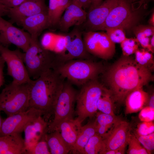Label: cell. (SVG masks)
<instances>
[{"label":"cell","instance_id":"obj_37","mask_svg":"<svg viewBox=\"0 0 154 154\" xmlns=\"http://www.w3.org/2000/svg\"><path fill=\"white\" fill-rule=\"evenodd\" d=\"M140 120L143 122L153 121L154 119V109L149 106L144 107L139 115Z\"/></svg>","mask_w":154,"mask_h":154},{"label":"cell","instance_id":"obj_39","mask_svg":"<svg viewBox=\"0 0 154 154\" xmlns=\"http://www.w3.org/2000/svg\"><path fill=\"white\" fill-rule=\"evenodd\" d=\"M92 1V0H78L76 2L77 3L84 9L90 8Z\"/></svg>","mask_w":154,"mask_h":154},{"label":"cell","instance_id":"obj_48","mask_svg":"<svg viewBox=\"0 0 154 154\" xmlns=\"http://www.w3.org/2000/svg\"><path fill=\"white\" fill-rule=\"evenodd\" d=\"M129 0V1L130 2H134L135 1L137 0Z\"/></svg>","mask_w":154,"mask_h":154},{"label":"cell","instance_id":"obj_21","mask_svg":"<svg viewBox=\"0 0 154 154\" xmlns=\"http://www.w3.org/2000/svg\"><path fill=\"white\" fill-rule=\"evenodd\" d=\"M149 97L148 94L142 88L130 93L125 101V114L136 113L141 110L148 103Z\"/></svg>","mask_w":154,"mask_h":154},{"label":"cell","instance_id":"obj_42","mask_svg":"<svg viewBox=\"0 0 154 154\" xmlns=\"http://www.w3.org/2000/svg\"><path fill=\"white\" fill-rule=\"evenodd\" d=\"M9 8L4 5L0 1V17L8 15Z\"/></svg>","mask_w":154,"mask_h":154},{"label":"cell","instance_id":"obj_36","mask_svg":"<svg viewBox=\"0 0 154 154\" xmlns=\"http://www.w3.org/2000/svg\"><path fill=\"white\" fill-rule=\"evenodd\" d=\"M135 34L149 37L154 35V26L151 25H137L132 29Z\"/></svg>","mask_w":154,"mask_h":154},{"label":"cell","instance_id":"obj_26","mask_svg":"<svg viewBox=\"0 0 154 154\" xmlns=\"http://www.w3.org/2000/svg\"><path fill=\"white\" fill-rule=\"evenodd\" d=\"M106 151L103 138L96 133L90 139L85 145L84 154H103Z\"/></svg>","mask_w":154,"mask_h":154},{"label":"cell","instance_id":"obj_47","mask_svg":"<svg viewBox=\"0 0 154 154\" xmlns=\"http://www.w3.org/2000/svg\"><path fill=\"white\" fill-rule=\"evenodd\" d=\"M3 121V120L1 118V116H0V129H1V125H2V123Z\"/></svg>","mask_w":154,"mask_h":154},{"label":"cell","instance_id":"obj_13","mask_svg":"<svg viewBox=\"0 0 154 154\" xmlns=\"http://www.w3.org/2000/svg\"><path fill=\"white\" fill-rule=\"evenodd\" d=\"M40 116H42L38 111L29 108L25 112L8 116L3 121L0 136L21 133L28 123Z\"/></svg>","mask_w":154,"mask_h":154},{"label":"cell","instance_id":"obj_23","mask_svg":"<svg viewBox=\"0 0 154 154\" xmlns=\"http://www.w3.org/2000/svg\"><path fill=\"white\" fill-rule=\"evenodd\" d=\"M45 139L50 154H66L71 151V147L63 139L58 130L46 134Z\"/></svg>","mask_w":154,"mask_h":154},{"label":"cell","instance_id":"obj_38","mask_svg":"<svg viewBox=\"0 0 154 154\" xmlns=\"http://www.w3.org/2000/svg\"><path fill=\"white\" fill-rule=\"evenodd\" d=\"M25 0H0L1 2L9 8L17 7Z\"/></svg>","mask_w":154,"mask_h":154},{"label":"cell","instance_id":"obj_20","mask_svg":"<svg viewBox=\"0 0 154 154\" xmlns=\"http://www.w3.org/2000/svg\"><path fill=\"white\" fill-rule=\"evenodd\" d=\"M19 24L28 32L31 38H38L42 31L49 27L47 12L39 13L27 18Z\"/></svg>","mask_w":154,"mask_h":154},{"label":"cell","instance_id":"obj_24","mask_svg":"<svg viewBox=\"0 0 154 154\" xmlns=\"http://www.w3.org/2000/svg\"><path fill=\"white\" fill-rule=\"evenodd\" d=\"M96 133L95 121L82 126L71 152L74 154H84V147L90 139Z\"/></svg>","mask_w":154,"mask_h":154},{"label":"cell","instance_id":"obj_22","mask_svg":"<svg viewBox=\"0 0 154 154\" xmlns=\"http://www.w3.org/2000/svg\"><path fill=\"white\" fill-rule=\"evenodd\" d=\"M82 126L76 119H66L60 123L56 130L60 131L63 139L72 150Z\"/></svg>","mask_w":154,"mask_h":154},{"label":"cell","instance_id":"obj_27","mask_svg":"<svg viewBox=\"0 0 154 154\" xmlns=\"http://www.w3.org/2000/svg\"><path fill=\"white\" fill-rule=\"evenodd\" d=\"M113 102L109 90L105 87L98 102V110L102 113L115 116Z\"/></svg>","mask_w":154,"mask_h":154},{"label":"cell","instance_id":"obj_9","mask_svg":"<svg viewBox=\"0 0 154 154\" xmlns=\"http://www.w3.org/2000/svg\"><path fill=\"white\" fill-rule=\"evenodd\" d=\"M0 56L7 65V73L13 79L12 82L22 84L31 80L23 60V53L17 50H12L0 43Z\"/></svg>","mask_w":154,"mask_h":154},{"label":"cell","instance_id":"obj_19","mask_svg":"<svg viewBox=\"0 0 154 154\" xmlns=\"http://www.w3.org/2000/svg\"><path fill=\"white\" fill-rule=\"evenodd\" d=\"M0 154H26L21 133L0 136Z\"/></svg>","mask_w":154,"mask_h":154},{"label":"cell","instance_id":"obj_15","mask_svg":"<svg viewBox=\"0 0 154 154\" xmlns=\"http://www.w3.org/2000/svg\"><path fill=\"white\" fill-rule=\"evenodd\" d=\"M119 0H105L99 5L89 10L84 23L86 31H95L103 24Z\"/></svg>","mask_w":154,"mask_h":154},{"label":"cell","instance_id":"obj_3","mask_svg":"<svg viewBox=\"0 0 154 154\" xmlns=\"http://www.w3.org/2000/svg\"><path fill=\"white\" fill-rule=\"evenodd\" d=\"M53 69L72 85L80 87L97 79L104 70L101 63L89 59L68 60L56 64Z\"/></svg>","mask_w":154,"mask_h":154},{"label":"cell","instance_id":"obj_43","mask_svg":"<svg viewBox=\"0 0 154 154\" xmlns=\"http://www.w3.org/2000/svg\"><path fill=\"white\" fill-rule=\"evenodd\" d=\"M102 0H92L91 5L89 10L92 9L99 5L102 2Z\"/></svg>","mask_w":154,"mask_h":154},{"label":"cell","instance_id":"obj_44","mask_svg":"<svg viewBox=\"0 0 154 154\" xmlns=\"http://www.w3.org/2000/svg\"><path fill=\"white\" fill-rule=\"evenodd\" d=\"M154 96L153 94L150 98L149 97L148 103V106H149L154 109Z\"/></svg>","mask_w":154,"mask_h":154},{"label":"cell","instance_id":"obj_10","mask_svg":"<svg viewBox=\"0 0 154 154\" xmlns=\"http://www.w3.org/2000/svg\"><path fill=\"white\" fill-rule=\"evenodd\" d=\"M83 40L87 52L98 57L107 59L115 53V43L106 33L86 31L83 33Z\"/></svg>","mask_w":154,"mask_h":154},{"label":"cell","instance_id":"obj_7","mask_svg":"<svg viewBox=\"0 0 154 154\" xmlns=\"http://www.w3.org/2000/svg\"><path fill=\"white\" fill-rule=\"evenodd\" d=\"M141 16L139 12L133 10L126 0H119L98 31L116 27L124 30L132 29L137 25Z\"/></svg>","mask_w":154,"mask_h":154},{"label":"cell","instance_id":"obj_1","mask_svg":"<svg viewBox=\"0 0 154 154\" xmlns=\"http://www.w3.org/2000/svg\"><path fill=\"white\" fill-rule=\"evenodd\" d=\"M104 78L113 102L121 104L130 93L152 79L151 70L129 56L123 55L108 69Z\"/></svg>","mask_w":154,"mask_h":154},{"label":"cell","instance_id":"obj_33","mask_svg":"<svg viewBox=\"0 0 154 154\" xmlns=\"http://www.w3.org/2000/svg\"><path fill=\"white\" fill-rule=\"evenodd\" d=\"M135 135L148 154L151 153L154 149V133L146 135Z\"/></svg>","mask_w":154,"mask_h":154},{"label":"cell","instance_id":"obj_14","mask_svg":"<svg viewBox=\"0 0 154 154\" xmlns=\"http://www.w3.org/2000/svg\"><path fill=\"white\" fill-rule=\"evenodd\" d=\"M45 0H25L18 6L9 8L8 15L12 21L19 24L24 19L43 12H47Z\"/></svg>","mask_w":154,"mask_h":154},{"label":"cell","instance_id":"obj_17","mask_svg":"<svg viewBox=\"0 0 154 154\" xmlns=\"http://www.w3.org/2000/svg\"><path fill=\"white\" fill-rule=\"evenodd\" d=\"M48 124L41 116L28 123L23 131L27 151L34 146L48 133Z\"/></svg>","mask_w":154,"mask_h":154},{"label":"cell","instance_id":"obj_8","mask_svg":"<svg viewBox=\"0 0 154 154\" xmlns=\"http://www.w3.org/2000/svg\"><path fill=\"white\" fill-rule=\"evenodd\" d=\"M78 93L72 84L67 80L65 81L54 107V117L48 126V133L56 130L64 120L73 118L74 106Z\"/></svg>","mask_w":154,"mask_h":154},{"label":"cell","instance_id":"obj_46","mask_svg":"<svg viewBox=\"0 0 154 154\" xmlns=\"http://www.w3.org/2000/svg\"><path fill=\"white\" fill-rule=\"evenodd\" d=\"M150 44L152 47L154 49V35L152 36L151 38L150 39Z\"/></svg>","mask_w":154,"mask_h":154},{"label":"cell","instance_id":"obj_49","mask_svg":"<svg viewBox=\"0 0 154 154\" xmlns=\"http://www.w3.org/2000/svg\"><path fill=\"white\" fill-rule=\"evenodd\" d=\"M78 0H72V1H74V2H76Z\"/></svg>","mask_w":154,"mask_h":154},{"label":"cell","instance_id":"obj_18","mask_svg":"<svg viewBox=\"0 0 154 154\" xmlns=\"http://www.w3.org/2000/svg\"><path fill=\"white\" fill-rule=\"evenodd\" d=\"M130 127L129 123L126 121L121 120L118 122L109 135L103 139L106 151L115 150L127 144Z\"/></svg>","mask_w":154,"mask_h":154},{"label":"cell","instance_id":"obj_40","mask_svg":"<svg viewBox=\"0 0 154 154\" xmlns=\"http://www.w3.org/2000/svg\"><path fill=\"white\" fill-rule=\"evenodd\" d=\"M125 147L121 146L115 150L106 151L103 154H123L125 153Z\"/></svg>","mask_w":154,"mask_h":154},{"label":"cell","instance_id":"obj_25","mask_svg":"<svg viewBox=\"0 0 154 154\" xmlns=\"http://www.w3.org/2000/svg\"><path fill=\"white\" fill-rule=\"evenodd\" d=\"M72 0H49L47 15L49 27L57 26L60 19Z\"/></svg>","mask_w":154,"mask_h":154},{"label":"cell","instance_id":"obj_29","mask_svg":"<svg viewBox=\"0 0 154 154\" xmlns=\"http://www.w3.org/2000/svg\"><path fill=\"white\" fill-rule=\"evenodd\" d=\"M135 60L140 65L150 70L154 64L152 54L144 49H138L135 52Z\"/></svg>","mask_w":154,"mask_h":154},{"label":"cell","instance_id":"obj_28","mask_svg":"<svg viewBox=\"0 0 154 154\" xmlns=\"http://www.w3.org/2000/svg\"><path fill=\"white\" fill-rule=\"evenodd\" d=\"M129 145L128 154H148L145 149L141 145L135 135L129 134L127 140Z\"/></svg>","mask_w":154,"mask_h":154},{"label":"cell","instance_id":"obj_41","mask_svg":"<svg viewBox=\"0 0 154 154\" xmlns=\"http://www.w3.org/2000/svg\"><path fill=\"white\" fill-rule=\"evenodd\" d=\"M5 63L3 60L0 62V87L3 85L4 82L3 69Z\"/></svg>","mask_w":154,"mask_h":154},{"label":"cell","instance_id":"obj_32","mask_svg":"<svg viewBox=\"0 0 154 154\" xmlns=\"http://www.w3.org/2000/svg\"><path fill=\"white\" fill-rule=\"evenodd\" d=\"M105 31L110 39L115 43H120L126 38L124 30L121 28H109Z\"/></svg>","mask_w":154,"mask_h":154},{"label":"cell","instance_id":"obj_2","mask_svg":"<svg viewBox=\"0 0 154 154\" xmlns=\"http://www.w3.org/2000/svg\"><path fill=\"white\" fill-rule=\"evenodd\" d=\"M65 79L52 68L28 83L29 108L38 111L47 120L54 114V107Z\"/></svg>","mask_w":154,"mask_h":154},{"label":"cell","instance_id":"obj_4","mask_svg":"<svg viewBox=\"0 0 154 154\" xmlns=\"http://www.w3.org/2000/svg\"><path fill=\"white\" fill-rule=\"evenodd\" d=\"M23 60L29 76L33 80L53 68L56 63L55 54L44 49L38 38L31 37L29 46L23 53Z\"/></svg>","mask_w":154,"mask_h":154},{"label":"cell","instance_id":"obj_11","mask_svg":"<svg viewBox=\"0 0 154 154\" xmlns=\"http://www.w3.org/2000/svg\"><path fill=\"white\" fill-rule=\"evenodd\" d=\"M82 34L79 29L75 28L65 35L66 43L64 51L61 54H55L57 64L73 59H89Z\"/></svg>","mask_w":154,"mask_h":154},{"label":"cell","instance_id":"obj_5","mask_svg":"<svg viewBox=\"0 0 154 154\" xmlns=\"http://www.w3.org/2000/svg\"><path fill=\"white\" fill-rule=\"evenodd\" d=\"M77 95L76 119L80 123L87 118H92L97 110V103L105 88L97 79L90 80L81 87Z\"/></svg>","mask_w":154,"mask_h":154},{"label":"cell","instance_id":"obj_34","mask_svg":"<svg viewBox=\"0 0 154 154\" xmlns=\"http://www.w3.org/2000/svg\"><path fill=\"white\" fill-rule=\"evenodd\" d=\"M50 154V153L49 151L48 146L45 139V136L27 151V154Z\"/></svg>","mask_w":154,"mask_h":154},{"label":"cell","instance_id":"obj_31","mask_svg":"<svg viewBox=\"0 0 154 154\" xmlns=\"http://www.w3.org/2000/svg\"><path fill=\"white\" fill-rule=\"evenodd\" d=\"M138 43L136 38L126 37L120 43L123 55L129 56L135 53L138 49Z\"/></svg>","mask_w":154,"mask_h":154},{"label":"cell","instance_id":"obj_6","mask_svg":"<svg viewBox=\"0 0 154 154\" xmlns=\"http://www.w3.org/2000/svg\"><path fill=\"white\" fill-rule=\"evenodd\" d=\"M28 83L11 82L6 85L0 93V111L8 116L27 110L29 106Z\"/></svg>","mask_w":154,"mask_h":154},{"label":"cell","instance_id":"obj_35","mask_svg":"<svg viewBox=\"0 0 154 154\" xmlns=\"http://www.w3.org/2000/svg\"><path fill=\"white\" fill-rule=\"evenodd\" d=\"M154 131L153 121L143 122L137 125L136 134L139 135H146L154 133Z\"/></svg>","mask_w":154,"mask_h":154},{"label":"cell","instance_id":"obj_16","mask_svg":"<svg viewBox=\"0 0 154 154\" xmlns=\"http://www.w3.org/2000/svg\"><path fill=\"white\" fill-rule=\"evenodd\" d=\"M64 13L57 25L61 31L67 32L70 27L83 24L86 20L87 13L72 1Z\"/></svg>","mask_w":154,"mask_h":154},{"label":"cell","instance_id":"obj_45","mask_svg":"<svg viewBox=\"0 0 154 154\" xmlns=\"http://www.w3.org/2000/svg\"><path fill=\"white\" fill-rule=\"evenodd\" d=\"M149 25L154 26V13H152L149 21Z\"/></svg>","mask_w":154,"mask_h":154},{"label":"cell","instance_id":"obj_12","mask_svg":"<svg viewBox=\"0 0 154 154\" xmlns=\"http://www.w3.org/2000/svg\"><path fill=\"white\" fill-rule=\"evenodd\" d=\"M31 40L30 35L0 17V43L14 44L24 52L29 48Z\"/></svg>","mask_w":154,"mask_h":154},{"label":"cell","instance_id":"obj_30","mask_svg":"<svg viewBox=\"0 0 154 154\" xmlns=\"http://www.w3.org/2000/svg\"><path fill=\"white\" fill-rule=\"evenodd\" d=\"M121 120L115 116L100 112L96 113V118L95 121L97 125L106 126L116 124Z\"/></svg>","mask_w":154,"mask_h":154}]
</instances>
